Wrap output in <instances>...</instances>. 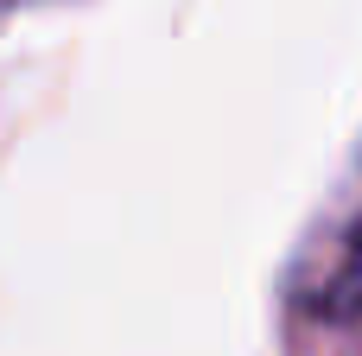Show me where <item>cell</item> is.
I'll return each instance as SVG.
<instances>
[{"mask_svg": "<svg viewBox=\"0 0 362 356\" xmlns=\"http://www.w3.org/2000/svg\"><path fill=\"white\" fill-rule=\"evenodd\" d=\"M312 312L325 318H344V312H362V210H356V236H344V248L325 261V274L305 287Z\"/></svg>", "mask_w": 362, "mask_h": 356, "instance_id": "cell-1", "label": "cell"}]
</instances>
